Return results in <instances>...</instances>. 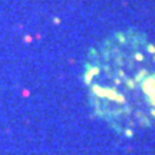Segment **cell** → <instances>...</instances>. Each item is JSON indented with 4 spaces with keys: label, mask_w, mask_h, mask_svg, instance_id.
<instances>
[{
    "label": "cell",
    "mask_w": 155,
    "mask_h": 155,
    "mask_svg": "<svg viewBox=\"0 0 155 155\" xmlns=\"http://www.w3.org/2000/svg\"><path fill=\"white\" fill-rule=\"evenodd\" d=\"M88 82L96 104L119 119H155L154 49L138 38H116L89 66Z\"/></svg>",
    "instance_id": "obj_1"
}]
</instances>
